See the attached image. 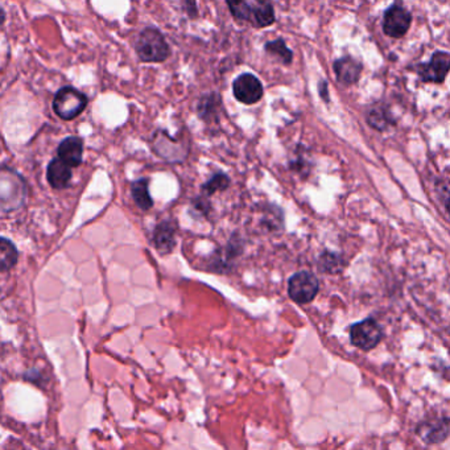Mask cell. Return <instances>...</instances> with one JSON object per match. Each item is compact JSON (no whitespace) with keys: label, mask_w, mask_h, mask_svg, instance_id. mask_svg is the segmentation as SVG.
Wrapping results in <instances>:
<instances>
[{"label":"cell","mask_w":450,"mask_h":450,"mask_svg":"<svg viewBox=\"0 0 450 450\" xmlns=\"http://www.w3.org/2000/svg\"><path fill=\"white\" fill-rule=\"evenodd\" d=\"M135 49L143 62H163L171 55L169 45L163 33L152 27L140 32Z\"/></svg>","instance_id":"cell-2"},{"label":"cell","mask_w":450,"mask_h":450,"mask_svg":"<svg viewBox=\"0 0 450 450\" xmlns=\"http://www.w3.org/2000/svg\"><path fill=\"white\" fill-rule=\"evenodd\" d=\"M4 20H6V12L3 8H0V24H3Z\"/></svg>","instance_id":"cell-22"},{"label":"cell","mask_w":450,"mask_h":450,"mask_svg":"<svg viewBox=\"0 0 450 450\" xmlns=\"http://www.w3.org/2000/svg\"><path fill=\"white\" fill-rule=\"evenodd\" d=\"M232 93L243 105H255L263 97L264 88L259 78L251 73H244L234 81Z\"/></svg>","instance_id":"cell-8"},{"label":"cell","mask_w":450,"mask_h":450,"mask_svg":"<svg viewBox=\"0 0 450 450\" xmlns=\"http://www.w3.org/2000/svg\"><path fill=\"white\" fill-rule=\"evenodd\" d=\"M27 184L19 172L0 166V209L15 211L20 209L27 199Z\"/></svg>","instance_id":"cell-1"},{"label":"cell","mask_w":450,"mask_h":450,"mask_svg":"<svg viewBox=\"0 0 450 450\" xmlns=\"http://www.w3.org/2000/svg\"><path fill=\"white\" fill-rule=\"evenodd\" d=\"M343 265H345L343 259L336 253L326 251L319 256V270L321 272L337 274L343 270Z\"/></svg>","instance_id":"cell-19"},{"label":"cell","mask_w":450,"mask_h":450,"mask_svg":"<svg viewBox=\"0 0 450 450\" xmlns=\"http://www.w3.org/2000/svg\"><path fill=\"white\" fill-rule=\"evenodd\" d=\"M88 106V97L77 88H60L53 99V110L64 121H73Z\"/></svg>","instance_id":"cell-3"},{"label":"cell","mask_w":450,"mask_h":450,"mask_svg":"<svg viewBox=\"0 0 450 450\" xmlns=\"http://www.w3.org/2000/svg\"><path fill=\"white\" fill-rule=\"evenodd\" d=\"M46 178L49 185L53 189H64L69 185L70 178H72V168L65 163H62L60 159L52 160L48 169H46Z\"/></svg>","instance_id":"cell-14"},{"label":"cell","mask_w":450,"mask_h":450,"mask_svg":"<svg viewBox=\"0 0 450 450\" xmlns=\"http://www.w3.org/2000/svg\"><path fill=\"white\" fill-rule=\"evenodd\" d=\"M131 196L135 204L144 211H147L154 206V201L150 194L147 178H140V180H136L132 183Z\"/></svg>","instance_id":"cell-15"},{"label":"cell","mask_w":450,"mask_h":450,"mask_svg":"<svg viewBox=\"0 0 450 450\" xmlns=\"http://www.w3.org/2000/svg\"><path fill=\"white\" fill-rule=\"evenodd\" d=\"M57 154H58V159L62 163L69 165L70 168L78 166L82 163L84 142L77 136H69L58 145Z\"/></svg>","instance_id":"cell-11"},{"label":"cell","mask_w":450,"mask_h":450,"mask_svg":"<svg viewBox=\"0 0 450 450\" xmlns=\"http://www.w3.org/2000/svg\"><path fill=\"white\" fill-rule=\"evenodd\" d=\"M392 121V115L385 106L375 105L367 112V123L378 131H385Z\"/></svg>","instance_id":"cell-17"},{"label":"cell","mask_w":450,"mask_h":450,"mask_svg":"<svg viewBox=\"0 0 450 450\" xmlns=\"http://www.w3.org/2000/svg\"><path fill=\"white\" fill-rule=\"evenodd\" d=\"M383 338V329L376 319H366L350 328L352 345L363 352H370Z\"/></svg>","instance_id":"cell-4"},{"label":"cell","mask_w":450,"mask_h":450,"mask_svg":"<svg viewBox=\"0 0 450 450\" xmlns=\"http://www.w3.org/2000/svg\"><path fill=\"white\" fill-rule=\"evenodd\" d=\"M319 279L309 271L297 272L288 282V295L297 304H307L313 301L319 293Z\"/></svg>","instance_id":"cell-5"},{"label":"cell","mask_w":450,"mask_h":450,"mask_svg":"<svg viewBox=\"0 0 450 450\" xmlns=\"http://www.w3.org/2000/svg\"><path fill=\"white\" fill-rule=\"evenodd\" d=\"M450 55L448 52H435L429 62L418 66V74L423 82L442 84L449 73Z\"/></svg>","instance_id":"cell-6"},{"label":"cell","mask_w":450,"mask_h":450,"mask_svg":"<svg viewBox=\"0 0 450 450\" xmlns=\"http://www.w3.org/2000/svg\"><path fill=\"white\" fill-rule=\"evenodd\" d=\"M250 4V18L249 22H251L255 28H265L274 24V6L270 1H249Z\"/></svg>","instance_id":"cell-13"},{"label":"cell","mask_w":450,"mask_h":450,"mask_svg":"<svg viewBox=\"0 0 450 450\" xmlns=\"http://www.w3.org/2000/svg\"><path fill=\"white\" fill-rule=\"evenodd\" d=\"M175 235H176L175 226L169 220L159 223L154 231V244L156 250L161 255L172 253L176 246Z\"/></svg>","instance_id":"cell-12"},{"label":"cell","mask_w":450,"mask_h":450,"mask_svg":"<svg viewBox=\"0 0 450 450\" xmlns=\"http://www.w3.org/2000/svg\"><path fill=\"white\" fill-rule=\"evenodd\" d=\"M19 253L13 241L0 237V272L10 271L18 263Z\"/></svg>","instance_id":"cell-16"},{"label":"cell","mask_w":450,"mask_h":450,"mask_svg":"<svg viewBox=\"0 0 450 450\" xmlns=\"http://www.w3.org/2000/svg\"><path fill=\"white\" fill-rule=\"evenodd\" d=\"M264 49L270 53V55H274L279 61H282L284 65H289L293 60V53L292 51L286 46V43L283 39H277L274 41H268L267 44L264 45Z\"/></svg>","instance_id":"cell-18"},{"label":"cell","mask_w":450,"mask_h":450,"mask_svg":"<svg viewBox=\"0 0 450 450\" xmlns=\"http://www.w3.org/2000/svg\"><path fill=\"white\" fill-rule=\"evenodd\" d=\"M412 22V13L400 4H392L383 15V31L392 39L406 36Z\"/></svg>","instance_id":"cell-7"},{"label":"cell","mask_w":450,"mask_h":450,"mask_svg":"<svg viewBox=\"0 0 450 450\" xmlns=\"http://www.w3.org/2000/svg\"><path fill=\"white\" fill-rule=\"evenodd\" d=\"M418 436L427 444H439L449 435V418H437L435 421H425L418 427Z\"/></svg>","instance_id":"cell-10"},{"label":"cell","mask_w":450,"mask_h":450,"mask_svg":"<svg viewBox=\"0 0 450 450\" xmlns=\"http://www.w3.org/2000/svg\"><path fill=\"white\" fill-rule=\"evenodd\" d=\"M333 69L338 81L343 85H354L361 79L363 66L358 60L350 55H345L334 61Z\"/></svg>","instance_id":"cell-9"},{"label":"cell","mask_w":450,"mask_h":450,"mask_svg":"<svg viewBox=\"0 0 450 450\" xmlns=\"http://www.w3.org/2000/svg\"><path fill=\"white\" fill-rule=\"evenodd\" d=\"M230 185V178L225 173H216L202 185V190L206 196H213L217 192H223Z\"/></svg>","instance_id":"cell-20"},{"label":"cell","mask_w":450,"mask_h":450,"mask_svg":"<svg viewBox=\"0 0 450 450\" xmlns=\"http://www.w3.org/2000/svg\"><path fill=\"white\" fill-rule=\"evenodd\" d=\"M319 93L321 98L325 102H329V86L326 81H319Z\"/></svg>","instance_id":"cell-21"}]
</instances>
